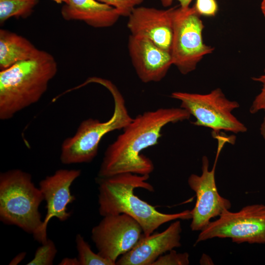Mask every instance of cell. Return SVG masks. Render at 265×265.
I'll return each instance as SVG.
<instances>
[{
    "label": "cell",
    "mask_w": 265,
    "mask_h": 265,
    "mask_svg": "<svg viewBox=\"0 0 265 265\" xmlns=\"http://www.w3.org/2000/svg\"><path fill=\"white\" fill-rule=\"evenodd\" d=\"M190 116L180 107L159 108L133 118L106 148L97 177L106 178L124 173L150 175L154 165L142 151L158 144L162 130L167 124L188 120Z\"/></svg>",
    "instance_id": "cell-1"
},
{
    "label": "cell",
    "mask_w": 265,
    "mask_h": 265,
    "mask_svg": "<svg viewBox=\"0 0 265 265\" xmlns=\"http://www.w3.org/2000/svg\"><path fill=\"white\" fill-rule=\"evenodd\" d=\"M149 176L124 173L106 178L97 177L99 214L103 217L126 214L139 223L145 236L152 234L161 225L172 220L191 219L189 210L162 213L134 194V190L137 188L154 191L153 186L147 182Z\"/></svg>",
    "instance_id": "cell-2"
},
{
    "label": "cell",
    "mask_w": 265,
    "mask_h": 265,
    "mask_svg": "<svg viewBox=\"0 0 265 265\" xmlns=\"http://www.w3.org/2000/svg\"><path fill=\"white\" fill-rule=\"evenodd\" d=\"M57 62L41 50L34 57L0 71V119L8 120L37 102L56 75Z\"/></svg>",
    "instance_id": "cell-3"
},
{
    "label": "cell",
    "mask_w": 265,
    "mask_h": 265,
    "mask_svg": "<svg viewBox=\"0 0 265 265\" xmlns=\"http://www.w3.org/2000/svg\"><path fill=\"white\" fill-rule=\"evenodd\" d=\"M43 200L28 173L16 169L0 173V221L32 234L41 243L43 220L39 208Z\"/></svg>",
    "instance_id": "cell-4"
},
{
    "label": "cell",
    "mask_w": 265,
    "mask_h": 265,
    "mask_svg": "<svg viewBox=\"0 0 265 265\" xmlns=\"http://www.w3.org/2000/svg\"><path fill=\"white\" fill-rule=\"evenodd\" d=\"M95 83L107 89L113 99L114 111L105 122L89 118L83 120L75 133L62 143L60 161L64 164L88 163L96 157L100 142L107 133L123 130L133 119L127 109L126 102L117 86L110 80L102 78H88L85 83Z\"/></svg>",
    "instance_id": "cell-5"
},
{
    "label": "cell",
    "mask_w": 265,
    "mask_h": 265,
    "mask_svg": "<svg viewBox=\"0 0 265 265\" xmlns=\"http://www.w3.org/2000/svg\"><path fill=\"white\" fill-rule=\"evenodd\" d=\"M170 96L181 101L180 107L194 116L195 120L192 123L195 126L209 128L216 133L221 131L243 133L247 130L233 114L239 104L228 99L219 88L204 94L176 91Z\"/></svg>",
    "instance_id": "cell-6"
},
{
    "label": "cell",
    "mask_w": 265,
    "mask_h": 265,
    "mask_svg": "<svg viewBox=\"0 0 265 265\" xmlns=\"http://www.w3.org/2000/svg\"><path fill=\"white\" fill-rule=\"evenodd\" d=\"M200 16L194 6H177L175 11L170 54L173 65L183 75L193 71L203 57L214 50L203 41Z\"/></svg>",
    "instance_id": "cell-7"
},
{
    "label": "cell",
    "mask_w": 265,
    "mask_h": 265,
    "mask_svg": "<svg viewBox=\"0 0 265 265\" xmlns=\"http://www.w3.org/2000/svg\"><path fill=\"white\" fill-rule=\"evenodd\" d=\"M214 238H230L238 244H265V205H249L236 212L225 211L200 231L195 245Z\"/></svg>",
    "instance_id": "cell-8"
},
{
    "label": "cell",
    "mask_w": 265,
    "mask_h": 265,
    "mask_svg": "<svg viewBox=\"0 0 265 265\" xmlns=\"http://www.w3.org/2000/svg\"><path fill=\"white\" fill-rule=\"evenodd\" d=\"M217 149L214 162L212 170H209L208 157L202 159V174H191L187 183L190 188L195 192L196 203L190 211L191 222L190 228L193 231H201L206 227L212 218L219 216L225 211L229 210L231 203L222 197L217 190L215 179V171L220 152L227 142H230L229 137L217 134Z\"/></svg>",
    "instance_id": "cell-9"
},
{
    "label": "cell",
    "mask_w": 265,
    "mask_h": 265,
    "mask_svg": "<svg viewBox=\"0 0 265 265\" xmlns=\"http://www.w3.org/2000/svg\"><path fill=\"white\" fill-rule=\"evenodd\" d=\"M143 235L139 223L124 214L103 216L91 230V239L101 256L116 264L119 256L131 250Z\"/></svg>",
    "instance_id": "cell-10"
},
{
    "label": "cell",
    "mask_w": 265,
    "mask_h": 265,
    "mask_svg": "<svg viewBox=\"0 0 265 265\" xmlns=\"http://www.w3.org/2000/svg\"><path fill=\"white\" fill-rule=\"evenodd\" d=\"M177 7L166 9L136 7L128 17L127 26L130 34L147 38L170 53L173 19Z\"/></svg>",
    "instance_id": "cell-11"
},
{
    "label": "cell",
    "mask_w": 265,
    "mask_h": 265,
    "mask_svg": "<svg viewBox=\"0 0 265 265\" xmlns=\"http://www.w3.org/2000/svg\"><path fill=\"white\" fill-rule=\"evenodd\" d=\"M80 174L79 169H59L40 182L39 188L47 204V213L42 229V243L48 239L47 229L51 218L56 217L64 221L71 216L67 205L76 199L71 194V186Z\"/></svg>",
    "instance_id": "cell-12"
},
{
    "label": "cell",
    "mask_w": 265,
    "mask_h": 265,
    "mask_svg": "<svg viewBox=\"0 0 265 265\" xmlns=\"http://www.w3.org/2000/svg\"><path fill=\"white\" fill-rule=\"evenodd\" d=\"M128 49L135 72L144 83L160 81L173 65L170 53L147 38L130 34Z\"/></svg>",
    "instance_id": "cell-13"
},
{
    "label": "cell",
    "mask_w": 265,
    "mask_h": 265,
    "mask_svg": "<svg viewBox=\"0 0 265 265\" xmlns=\"http://www.w3.org/2000/svg\"><path fill=\"white\" fill-rule=\"evenodd\" d=\"M180 219L171 223L165 230L148 236L144 234L129 252L121 256L117 265H153L160 256L181 246Z\"/></svg>",
    "instance_id": "cell-14"
},
{
    "label": "cell",
    "mask_w": 265,
    "mask_h": 265,
    "mask_svg": "<svg viewBox=\"0 0 265 265\" xmlns=\"http://www.w3.org/2000/svg\"><path fill=\"white\" fill-rule=\"evenodd\" d=\"M66 21H80L95 28L113 26L121 17L114 7L96 0H69L61 9Z\"/></svg>",
    "instance_id": "cell-15"
},
{
    "label": "cell",
    "mask_w": 265,
    "mask_h": 265,
    "mask_svg": "<svg viewBox=\"0 0 265 265\" xmlns=\"http://www.w3.org/2000/svg\"><path fill=\"white\" fill-rule=\"evenodd\" d=\"M40 51L23 36L7 29H0V70L33 58Z\"/></svg>",
    "instance_id": "cell-16"
},
{
    "label": "cell",
    "mask_w": 265,
    "mask_h": 265,
    "mask_svg": "<svg viewBox=\"0 0 265 265\" xmlns=\"http://www.w3.org/2000/svg\"><path fill=\"white\" fill-rule=\"evenodd\" d=\"M38 2L39 0H0V25L12 18H28Z\"/></svg>",
    "instance_id": "cell-17"
},
{
    "label": "cell",
    "mask_w": 265,
    "mask_h": 265,
    "mask_svg": "<svg viewBox=\"0 0 265 265\" xmlns=\"http://www.w3.org/2000/svg\"><path fill=\"white\" fill-rule=\"evenodd\" d=\"M76 247L80 265H115L112 261L94 253L80 234L76 236Z\"/></svg>",
    "instance_id": "cell-18"
},
{
    "label": "cell",
    "mask_w": 265,
    "mask_h": 265,
    "mask_svg": "<svg viewBox=\"0 0 265 265\" xmlns=\"http://www.w3.org/2000/svg\"><path fill=\"white\" fill-rule=\"evenodd\" d=\"M56 253L57 249L54 242L48 238L37 249L33 258L26 265H52Z\"/></svg>",
    "instance_id": "cell-19"
},
{
    "label": "cell",
    "mask_w": 265,
    "mask_h": 265,
    "mask_svg": "<svg viewBox=\"0 0 265 265\" xmlns=\"http://www.w3.org/2000/svg\"><path fill=\"white\" fill-rule=\"evenodd\" d=\"M189 254L177 253L174 249L159 257L153 265H187L189 264Z\"/></svg>",
    "instance_id": "cell-20"
},
{
    "label": "cell",
    "mask_w": 265,
    "mask_h": 265,
    "mask_svg": "<svg viewBox=\"0 0 265 265\" xmlns=\"http://www.w3.org/2000/svg\"><path fill=\"white\" fill-rule=\"evenodd\" d=\"M115 8L121 16L128 17L132 11L143 0H96Z\"/></svg>",
    "instance_id": "cell-21"
},
{
    "label": "cell",
    "mask_w": 265,
    "mask_h": 265,
    "mask_svg": "<svg viewBox=\"0 0 265 265\" xmlns=\"http://www.w3.org/2000/svg\"><path fill=\"white\" fill-rule=\"evenodd\" d=\"M252 79L262 85L260 92L255 97L249 108L250 113L255 114L261 110L265 111V68L263 74Z\"/></svg>",
    "instance_id": "cell-22"
},
{
    "label": "cell",
    "mask_w": 265,
    "mask_h": 265,
    "mask_svg": "<svg viewBox=\"0 0 265 265\" xmlns=\"http://www.w3.org/2000/svg\"><path fill=\"white\" fill-rule=\"evenodd\" d=\"M194 7L200 16H214L218 7L216 0H196Z\"/></svg>",
    "instance_id": "cell-23"
},
{
    "label": "cell",
    "mask_w": 265,
    "mask_h": 265,
    "mask_svg": "<svg viewBox=\"0 0 265 265\" xmlns=\"http://www.w3.org/2000/svg\"><path fill=\"white\" fill-rule=\"evenodd\" d=\"M161 4L164 7L170 6L175 0L180 3V6L182 8H186L189 7V5L192 0H160Z\"/></svg>",
    "instance_id": "cell-24"
},
{
    "label": "cell",
    "mask_w": 265,
    "mask_h": 265,
    "mask_svg": "<svg viewBox=\"0 0 265 265\" xmlns=\"http://www.w3.org/2000/svg\"><path fill=\"white\" fill-rule=\"evenodd\" d=\"M58 265H80L79 261L76 258H63Z\"/></svg>",
    "instance_id": "cell-25"
},
{
    "label": "cell",
    "mask_w": 265,
    "mask_h": 265,
    "mask_svg": "<svg viewBox=\"0 0 265 265\" xmlns=\"http://www.w3.org/2000/svg\"><path fill=\"white\" fill-rule=\"evenodd\" d=\"M26 252H22L16 256L10 262V265H16L20 263L26 257Z\"/></svg>",
    "instance_id": "cell-26"
},
{
    "label": "cell",
    "mask_w": 265,
    "mask_h": 265,
    "mask_svg": "<svg viewBox=\"0 0 265 265\" xmlns=\"http://www.w3.org/2000/svg\"><path fill=\"white\" fill-rule=\"evenodd\" d=\"M260 133L265 141V115L260 126Z\"/></svg>",
    "instance_id": "cell-27"
},
{
    "label": "cell",
    "mask_w": 265,
    "mask_h": 265,
    "mask_svg": "<svg viewBox=\"0 0 265 265\" xmlns=\"http://www.w3.org/2000/svg\"><path fill=\"white\" fill-rule=\"evenodd\" d=\"M205 261H207V264H209V263H210L211 264H212L211 263H212L211 258H209V257L206 255H203L202 256V258L200 259V264H202L203 262H204Z\"/></svg>",
    "instance_id": "cell-28"
},
{
    "label": "cell",
    "mask_w": 265,
    "mask_h": 265,
    "mask_svg": "<svg viewBox=\"0 0 265 265\" xmlns=\"http://www.w3.org/2000/svg\"><path fill=\"white\" fill-rule=\"evenodd\" d=\"M261 9L265 19V0H263L261 5Z\"/></svg>",
    "instance_id": "cell-29"
},
{
    "label": "cell",
    "mask_w": 265,
    "mask_h": 265,
    "mask_svg": "<svg viewBox=\"0 0 265 265\" xmlns=\"http://www.w3.org/2000/svg\"><path fill=\"white\" fill-rule=\"evenodd\" d=\"M54 1H55V2H56L57 3H62L63 2H64V3H67L69 0H52Z\"/></svg>",
    "instance_id": "cell-30"
}]
</instances>
